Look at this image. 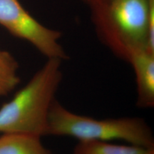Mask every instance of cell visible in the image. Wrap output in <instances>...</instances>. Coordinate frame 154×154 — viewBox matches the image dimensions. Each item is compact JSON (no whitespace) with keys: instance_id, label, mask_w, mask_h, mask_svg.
<instances>
[{"instance_id":"6da1fadb","label":"cell","mask_w":154,"mask_h":154,"mask_svg":"<svg viewBox=\"0 0 154 154\" xmlns=\"http://www.w3.org/2000/svg\"><path fill=\"white\" fill-rule=\"evenodd\" d=\"M90 9L97 36L116 57L154 53V0H101Z\"/></svg>"},{"instance_id":"7a4b0ae2","label":"cell","mask_w":154,"mask_h":154,"mask_svg":"<svg viewBox=\"0 0 154 154\" xmlns=\"http://www.w3.org/2000/svg\"><path fill=\"white\" fill-rule=\"evenodd\" d=\"M62 60L47 59L24 87L0 108V134L46 136L51 106L62 82Z\"/></svg>"},{"instance_id":"3957f363","label":"cell","mask_w":154,"mask_h":154,"mask_svg":"<svg viewBox=\"0 0 154 154\" xmlns=\"http://www.w3.org/2000/svg\"><path fill=\"white\" fill-rule=\"evenodd\" d=\"M47 135L70 136L82 140H122L154 149L151 127L138 117L96 119L69 111L55 100L49 112Z\"/></svg>"},{"instance_id":"277c9868","label":"cell","mask_w":154,"mask_h":154,"mask_svg":"<svg viewBox=\"0 0 154 154\" xmlns=\"http://www.w3.org/2000/svg\"><path fill=\"white\" fill-rule=\"evenodd\" d=\"M0 24L12 35L29 42L47 59H69L59 43L61 32L38 22L18 0H0Z\"/></svg>"},{"instance_id":"5b68a950","label":"cell","mask_w":154,"mask_h":154,"mask_svg":"<svg viewBox=\"0 0 154 154\" xmlns=\"http://www.w3.org/2000/svg\"><path fill=\"white\" fill-rule=\"evenodd\" d=\"M127 62L131 65L136 76L138 106H154V53L147 49L135 51Z\"/></svg>"},{"instance_id":"8992f818","label":"cell","mask_w":154,"mask_h":154,"mask_svg":"<svg viewBox=\"0 0 154 154\" xmlns=\"http://www.w3.org/2000/svg\"><path fill=\"white\" fill-rule=\"evenodd\" d=\"M41 138L32 134H2L0 154H52L42 143Z\"/></svg>"},{"instance_id":"52a82bcc","label":"cell","mask_w":154,"mask_h":154,"mask_svg":"<svg viewBox=\"0 0 154 154\" xmlns=\"http://www.w3.org/2000/svg\"><path fill=\"white\" fill-rule=\"evenodd\" d=\"M153 149L131 144L119 145L110 141L82 140L79 141L72 154H150Z\"/></svg>"},{"instance_id":"ba28073f","label":"cell","mask_w":154,"mask_h":154,"mask_svg":"<svg viewBox=\"0 0 154 154\" xmlns=\"http://www.w3.org/2000/svg\"><path fill=\"white\" fill-rule=\"evenodd\" d=\"M19 63L8 51L0 49V97L11 93L20 82Z\"/></svg>"},{"instance_id":"9c48e42d","label":"cell","mask_w":154,"mask_h":154,"mask_svg":"<svg viewBox=\"0 0 154 154\" xmlns=\"http://www.w3.org/2000/svg\"><path fill=\"white\" fill-rule=\"evenodd\" d=\"M82 1L83 2L86 4V5L89 7V8H91V7H93L94 5H95L96 4L99 2L101 1V0H82Z\"/></svg>"},{"instance_id":"30bf717a","label":"cell","mask_w":154,"mask_h":154,"mask_svg":"<svg viewBox=\"0 0 154 154\" xmlns=\"http://www.w3.org/2000/svg\"><path fill=\"white\" fill-rule=\"evenodd\" d=\"M150 154H154V149L153 150V151H151V152L150 153Z\"/></svg>"}]
</instances>
